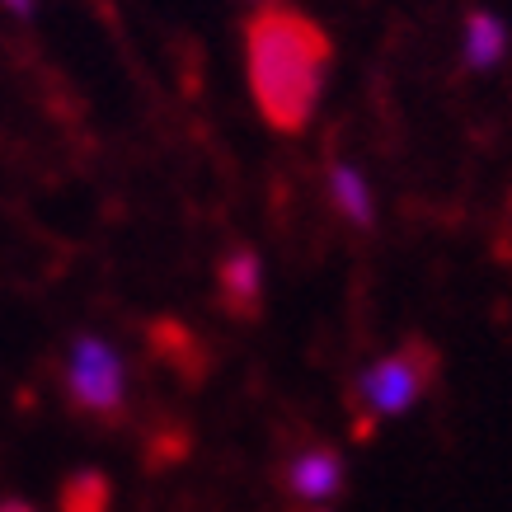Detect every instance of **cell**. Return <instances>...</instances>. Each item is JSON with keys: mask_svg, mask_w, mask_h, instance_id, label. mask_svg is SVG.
<instances>
[{"mask_svg": "<svg viewBox=\"0 0 512 512\" xmlns=\"http://www.w3.org/2000/svg\"><path fill=\"white\" fill-rule=\"evenodd\" d=\"M329 198H334V207H339L343 217L353 221V226H372V193H367V184H362V174L348 170V165H334L329 170Z\"/></svg>", "mask_w": 512, "mask_h": 512, "instance_id": "9", "label": "cell"}, {"mask_svg": "<svg viewBox=\"0 0 512 512\" xmlns=\"http://www.w3.org/2000/svg\"><path fill=\"white\" fill-rule=\"evenodd\" d=\"M437 372H442V357H437L433 343L409 339L404 348H395L390 357H381L376 367L362 372L357 404H362L372 419L376 414H404V409L437 381Z\"/></svg>", "mask_w": 512, "mask_h": 512, "instance_id": "2", "label": "cell"}, {"mask_svg": "<svg viewBox=\"0 0 512 512\" xmlns=\"http://www.w3.org/2000/svg\"><path fill=\"white\" fill-rule=\"evenodd\" d=\"M245 57H249V90L254 104L278 132H301L320 109L329 76L325 29L311 15L292 10L287 0H264L245 19Z\"/></svg>", "mask_w": 512, "mask_h": 512, "instance_id": "1", "label": "cell"}, {"mask_svg": "<svg viewBox=\"0 0 512 512\" xmlns=\"http://www.w3.org/2000/svg\"><path fill=\"white\" fill-rule=\"evenodd\" d=\"M0 512H33L29 503H19V498H0Z\"/></svg>", "mask_w": 512, "mask_h": 512, "instance_id": "10", "label": "cell"}, {"mask_svg": "<svg viewBox=\"0 0 512 512\" xmlns=\"http://www.w3.org/2000/svg\"><path fill=\"white\" fill-rule=\"evenodd\" d=\"M57 508L62 512H109L113 508L109 475H99V470H76V475H66Z\"/></svg>", "mask_w": 512, "mask_h": 512, "instance_id": "8", "label": "cell"}, {"mask_svg": "<svg viewBox=\"0 0 512 512\" xmlns=\"http://www.w3.org/2000/svg\"><path fill=\"white\" fill-rule=\"evenodd\" d=\"M287 489L296 498H329L343 489V456L334 447H311L301 451L287 466Z\"/></svg>", "mask_w": 512, "mask_h": 512, "instance_id": "5", "label": "cell"}, {"mask_svg": "<svg viewBox=\"0 0 512 512\" xmlns=\"http://www.w3.org/2000/svg\"><path fill=\"white\" fill-rule=\"evenodd\" d=\"M503 52H508L503 19L489 15V10H470L466 15V66L470 71H489V66L503 62Z\"/></svg>", "mask_w": 512, "mask_h": 512, "instance_id": "6", "label": "cell"}, {"mask_svg": "<svg viewBox=\"0 0 512 512\" xmlns=\"http://www.w3.org/2000/svg\"><path fill=\"white\" fill-rule=\"evenodd\" d=\"M66 395L80 414H90L99 423H118L127 404V381H123V362L104 339L80 334L66 362Z\"/></svg>", "mask_w": 512, "mask_h": 512, "instance_id": "3", "label": "cell"}, {"mask_svg": "<svg viewBox=\"0 0 512 512\" xmlns=\"http://www.w3.org/2000/svg\"><path fill=\"white\" fill-rule=\"evenodd\" d=\"M221 282V311L235 320H259L264 311V264L249 245H235L231 254H221L217 268Z\"/></svg>", "mask_w": 512, "mask_h": 512, "instance_id": "4", "label": "cell"}, {"mask_svg": "<svg viewBox=\"0 0 512 512\" xmlns=\"http://www.w3.org/2000/svg\"><path fill=\"white\" fill-rule=\"evenodd\" d=\"M0 5H10L15 15H29V10H33V0H0Z\"/></svg>", "mask_w": 512, "mask_h": 512, "instance_id": "11", "label": "cell"}, {"mask_svg": "<svg viewBox=\"0 0 512 512\" xmlns=\"http://www.w3.org/2000/svg\"><path fill=\"white\" fill-rule=\"evenodd\" d=\"M151 348H156V353L170 362L174 372L193 376V381H198L202 367H207V353H202L198 339H193V334H188L179 320H156V325H151Z\"/></svg>", "mask_w": 512, "mask_h": 512, "instance_id": "7", "label": "cell"}]
</instances>
